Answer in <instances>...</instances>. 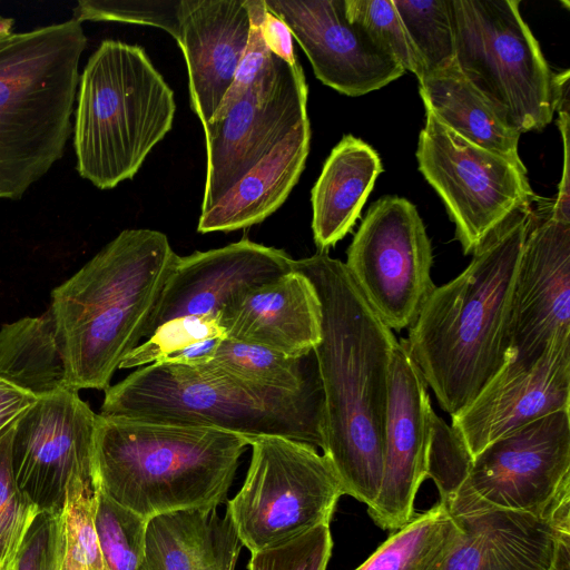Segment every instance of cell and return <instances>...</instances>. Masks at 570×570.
Returning <instances> with one entry per match:
<instances>
[{
  "label": "cell",
  "mask_w": 570,
  "mask_h": 570,
  "mask_svg": "<svg viewBox=\"0 0 570 570\" xmlns=\"http://www.w3.org/2000/svg\"><path fill=\"white\" fill-rule=\"evenodd\" d=\"M293 271L311 281L322 309L314 354L324 391L323 454L344 493L370 507L382 483L390 365L397 340L342 261L318 250L294 259Z\"/></svg>",
  "instance_id": "6da1fadb"
},
{
  "label": "cell",
  "mask_w": 570,
  "mask_h": 570,
  "mask_svg": "<svg viewBox=\"0 0 570 570\" xmlns=\"http://www.w3.org/2000/svg\"><path fill=\"white\" fill-rule=\"evenodd\" d=\"M532 210L512 213L456 277L435 286L403 338L450 416L464 410L510 360L512 292Z\"/></svg>",
  "instance_id": "7a4b0ae2"
},
{
  "label": "cell",
  "mask_w": 570,
  "mask_h": 570,
  "mask_svg": "<svg viewBox=\"0 0 570 570\" xmlns=\"http://www.w3.org/2000/svg\"><path fill=\"white\" fill-rule=\"evenodd\" d=\"M179 255L165 234L125 229L51 293L73 390L106 391L145 333Z\"/></svg>",
  "instance_id": "3957f363"
},
{
  "label": "cell",
  "mask_w": 570,
  "mask_h": 570,
  "mask_svg": "<svg viewBox=\"0 0 570 570\" xmlns=\"http://www.w3.org/2000/svg\"><path fill=\"white\" fill-rule=\"evenodd\" d=\"M249 438L223 429L97 414L96 485L149 519L226 501Z\"/></svg>",
  "instance_id": "277c9868"
},
{
  "label": "cell",
  "mask_w": 570,
  "mask_h": 570,
  "mask_svg": "<svg viewBox=\"0 0 570 570\" xmlns=\"http://www.w3.org/2000/svg\"><path fill=\"white\" fill-rule=\"evenodd\" d=\"M101 415L204 425L324 446L320 373L298 391L263 387L206 363L149 364L105 391Z\"/></svg>",
  "instance_id": "5b68a950"
},
{
  "label": "cell",
  "mask_w": 570,
  "mask_h": 570,
  "mask_svg": "<svg viewBox=\"0 0 570 570\" xmlns=\"http://www.w3.org/2000/svg\"><path fill=\"white\" fill-rule=\"evenodd\" d=\"M86 45L72 18L0 41V199H20L62 157Z\"/></svg>",
  "instance_id": "8992f818"
},
{
  "label": "cell",
  "mask_w": 570,
  "mask_h": 570,
  "mask_svg": "<svg viewBox=\"0 0 570 570\" xmlns=\"http://www.w3.org/2000/svg\"><path fill=\"white\" fill-rule=\"evenodd\" d=\"M174 92L144 49L104 40L79 79L73 146L79 175L100 189L130 179L173 126Z\"/></svg>",
  "instance_id": "52a82bcc"
},
{
  "label": "cell",
  "mask_w": 570,
  "mask_h": 570,
  "mask_svg": "<svg viewBox=\"0 0 570 570\" xmlns=\"http://www.w3.org/2000/svg\"><path fill=\"white\" fill-rule=\"evenodd\" d=\"M515 0H449L455 63L518 132L541 130L554 114L553 78Z\"/></svg>",
  "instance_id": "ba28073f"
},
{
  "label": "cell",
  "mask_w": 570,
  "mask_h": 570,
  "mask_svg": "<svg viewBox=\"0 0 570 570\" xmlns=\"http://www.w3.org/2000/svg\"><path fill=\"white\" fill-rule=\"evenodd\" d=\"M249 446L245 481L225 512L243 546L254 552L330 525L345 493L327 456L282 436H252Z\"/></svg>",
  "instance_id": "9c48e42d"
},
{
  "label": "cell",
  "mask_w": 570,
  "mask_h": 570,
  "mask_svg": "<svg viewBox=\"0 0 570 570\" xmlns=\"http://www.w3.org/2000/svg\"><path fill=\"white\" fill-rule=\"evenodd\" d=\"M458 494L527 512L570 531V410L525 424L488 444ZM456 494V495H458Z\"/></svg>",
  "instance_id": "30bf717a"
},
{
  "label": "cell",
  "mask_w": 570,
  "mask_h": 570,
  "mask_svg": "<svg viewBox=\"0 0 570 570\" xmlns=\"http://www.w3.org/2000/svg\"><path fill=\"white\" fill-rule=\"evenodd\" d=\"M419 170L443 200L465 255L535 195L527 174L455 134L425 109Z\"/></svg>",
  "instance_id": "8fae6325"
},
{
  "label": "cell",
  "mask_w": 570,
  "mask_h": 570,
  "mask_svg": "<svg viewBox=\"0 0 570 570\" xmlns=\"http://www.w3.org/2000/svg\"><path fill=\"white\" fill-rule=\"evenodd\" d=\"M431 240L416 207L385 196L366 212L344 263L382 321L410 328L435 288Z\"/></svg>",
  "instance_id": "7c38bea8"
},
{
  "label": "cell",
  "mask_w": 570,
  "mask_h": 570,
  "mask_svg": "<svg viewBox=\"0 0 570 570\" xmlns=\"http://www.w3.org/2000/svg\"><path fill=\"white\" fill-rule=\"evenodd\" d=\"M301 65L271 51L244 96L204 127L207 175L202 213L213 208L256 164L308 120Z\"/></svg>",
  "instance_id": "4fadbf2b"
},
{
  "label": "cell",
  "mask_w": 570,
  "mask_h": 570,
  "mask_svg": "<svg viewBox=\"0 0 570 570\" xmlns=\"http://www.w3.org/2000/svg\"><path fill=\"white\" fill-rule=\"evenodd\" d=\"M78 392L69 389L38 399L14 425L13 475L39 511L61 512L75 484L95 480L97 414Z\"/></svg>",
  "instance_id": "5bb4252c"
},
{
  "label": "cell",
  "mask_w": 570,
  "mask_h": 570,
  "mask_svg": "<svg viewBox=\"0 0 570 570\" xmlns=\"http://www.w3.org/2000/svg\"><path fill=\"white\" fill-rule=\"evenodd\" d=\"M562 332H570V223L540 206L532 210L514 278L509 362H535Z\"/></svg>",
  "instance_id": "9a60e30c"
},
{
  "label": "cell",
  "mask_w": 570,
  "mask_h": 570,
  "mask_svg": "<svg viewBox=\"0 0 570 570\" xmlns=\"http://www.w3.org/2000/svg\"><path fill=\"white\" fill-rule=\"evenodd\" d=\"M264 2L287 26L317 79L336 91L357 97L404 75L403 67L347 18L345 0Z\"/></svg>",
  "instance_id": "2e32d148"
},
{
  "label": "cell",
  "mask_w": 570,
  "mask_h": 570,
  "mask_svg": "<svg viewBox=\"0 0 570 570\" xmlns=\"http://www.w3.org/2000/svg\"><path fill=\"white\" fill-rule=\"evenodd\" d=\"M432 411L428 385L401 338L390 365L382 483L367 507L383 530L394 532L415 515V497L428 478Z\"/></svg>",
  "instance_id": "e0dca14e"
},
{
  "label": "cell",
  "mask_w": 570,
  "mask_h": 570,
  "mask_svg": "<svg viewBox=\"0 0 570 570\" xmlns=\"http://www.w3.org/2000/svg\"><path fill=\"white\" fill-rule=\"evenodd\" d=\"M569 410L570 332H562L535 362H508L464 410L451 416V426L474 458L499 438Z\"/></svg>",
  "instance_id": "ac0fdd59"
},
{
  "label": "cell",
  "mask_w": 570,
  "mask_h": 570,
  "mask_svg": "<svg viewBox=\"0 0 570 570\" xmlns=\"http://www.w3.org/2000/svg\"><path fill=\"white\" fill-rule=\"evenodd\" d=\"M293 262L285 250L246 238L220 248L179 256L145 340L175 317H219L253 288L293 272Z\"/></svg>",
  "instance_id": "d6986e66"
},
{
  "label": "cell",
  "mask_w": 570,
  "mask_h": 570,
  "mask_svg": "<svg viewBox=\"0 0 570 570\" xmlns=\"http://www.w3.org/2000/svg\"><path fill=\"white\" fill-rule=\"evenodd\" d=\"M444 507L460 528L444 570H570V540L543 519L464 494Z\"/></svg>",
  "instance_id": "ffe728a7"
},
{
  "label": "cell",
  "mask_w": 570,
  "mask_h": 570,
  "mask_svg": "<svg viewBox=\"0 0 570 570\" xmlns=\"http://www.w3.org/2000/svg\"><path fill=\"white\" fill-rule=\"evenodd\" d=\"M249 35L245 0H183L177 42L187 63L190 104L203 126L232 86Z\"/></svg>",
  "instance_id": "44dd1931"
},
{
  "label": "cell",
  "mask_w": 570,
  "mask_h": 570,
  "mask_svg": "<svg viewBox=\"0 0 570 570\" xmlns=\"http://www.w3.org/2000/svg\"><path fill=\"white\" fill-rule=\"evenodd\" d=\"M219 323L228 338L301 358L321 341L322 309L311 281L293 271L249 291Z\"/></svg>",
  "instance_id": "7402d4cb"
},
{
  "label": "cell",
  "mask_w": 570,
  "mask_h": 570,
  "mask_svg": "<svg viewBox=\"0 0 570 570\" xmlns=\"http://www.w3.org/2000/svg\"><path fill=\"white\" fill-rule=\"evenodd\" d=\"M243 543L216 508L186 509L148 519L138 570H235Z\"/></svg>",
  "instance_id": "603a6c76"
},
{
  "label": "cell",
  "mask_w": 570,
  "mask_h": 570,
  "mask_svg": "<svg viewBox=\"0 0 570 570\" xmlns=\"http://www.w3.org/2000/svg\"><path fill=\"white\" fill-rule=\"evenodd\" d=\"M311 127L306 120L256 164L213 208L197 230L232 232L258 224L287 198L305 167Z\"/></svg>",
  "instance_id": "cb8c5ba5"
},
{
  "label": "cell",
  "mask_w": 570,
  "mask_h": 570,
  "mask_svg": "<svg viewBox=\"0 0 570 570\" xmlns=\"http://www.w3.org/2000/svg\"><path fill=\"white\" fill-rule=\"evenodd\" d=\"M383 171L381 158L366 142L344 136L332 149L312 189V230L321 252L351 232Z\"/></svg>",
  "instance_id": "d4e9b609"
},
{
  "label": "cell",
  "mask_w": 570,
  "mask_h": 570,
  "mask_svg": "<svg viewBox=\"0 0 570 570\" xmlns=\"http://www.w3.org/2000/svg\"><path fill=\"white\" fill-rule=\"evenodd\" d=\"M425 109L465 140L503 157L527 174L519 155L520 132L510 127L470 83L455 61L419 81Z\"/></svg>",
  "instance_id": "484cf974"
},
{
  "label": "cell",
  "mask_w": 570,
  "mask_h": 570,
  "mask_svg": "<svg viewBox=\"0 0 570 570\" xmlns=\"http://www.w3.org/2000/svg\"><path fill=\"white\" fill-rule=\"evenodd\" d=\"M0 377L37 399L73 390L50 307L40 316L23 317L1 327Z\"/></svg>",
  "instance_id": "4316f807"
},
{
  "label": "cell",
  "mask_w": 570,
  "mask_h": 570,
  "mask_svg": "<svg viewBox=\"0 0 570 570\" xmlns=\"http://www.w3.org/2000/svg\"><path fill=\"white\" fill-rule=\"evenodd\" d=\"M460 528L438 502L394 531L354 570H444Z\"/></svg>",
  "instance_id": "83f0119b"
},
{
  "label": "cell",
  "mask_w": 570,
  "mask_h": 570,
  "mask_svg": "<svg viewBox=\"0 0 570 570\" xmlns=\"http://www.w3.org/2000/svg\"><path fill=\"white\" fill-rule=\"evenodd\" d=\"M208 363L249 383L292 392L302 390L318 375L314 351L295 358L228 337L219 343Z\"/></svg>",
  "instance_id": "f1b7e54d"
},
{
  "label": "cell",
  "mask_w": 570,
  "mask_h": 570,
  "mask_svg": "<svg viewBox=\"0 0 570 570\" xmlns=\"http://www.w3.org/2000/svg\"><path fill=\"white\" fill-rule=\"evenodd\" d=\"M393 4L422 63L424 76L454 63L449 0H393Z\"/></svg>",
  "instance_id": "f546056e"
},
{
  "label": "cell",
  "mask_w": 570,
  "mask_h": 570,
  "mask_svg": "<svg viewBox=\"0 0 570 570\" xmlns=\"http://www.w3.org/2000/svg\"><path fill=\"white\" fill-rule=\"evenodd\" d=\"M94 520L106 569L138 570L148 519L120 505L97 487Z\"/></svg>",
  "instance_id": "4dcf8cb0"
},
{
  "label": "cell",
  "mask_w": 570,
  "mask_h": 570,
  "mask_svg": "<svg viewBox=\"0 0 570 570\" xmlns=\"http://www.w3.org/2000/svg\"><path fill=\"white\" fill-rule=\"evenodd\" d=\"M95 480L75 484L62 510L66 553L62 570H106L95 528Z\"/></svg>",
  "instance_id": "1f68e13d"
},
{
  "label": "cell",
  "mask_w": 570,
  "mask_h": 570,
  "mask_svg": "<svg viewBox=\"0 0 570 570\" xmlns=\"http://www.w3.org/2000/svg\"><path fill=\"white\" fill-rule=\"evenodd\" d=\"M226 337L219 317L187 315L160 325L121 361L119 368L142 367L166 362L170 356L208 338Z\"/></svg>",
  "instance_id": "d6a6232c"
},
{
  "label": "cell",
  "mask_w": 570,
  "mask_h": 570,
  "mask_svg": "<svg viewBox=\"0 0 570 570\" xmlns=\"http://www.w3.org/2000/svg\"><path fill=\"white\" fill-rule=\"evenodd\" d=\"M14 425L0 435V570L10 569L30 523L39 512L20 491L13 475L11 445Z\"/></svg>",
  "instance_id": "836d02e7"
},
{
  "label": "cell",
  "mask_w": 570,
  "mask_h": 570,
  "mask_svg": "<svg viewBox=\"0 0 570 570\" xmlns=\"http://www.w3.org/2000/svg\"><path fill=\"white\" fill-rule=\"evenodd\" d=\"M347 18L361 26L405 71L419 81L424 76L422 63L413 48L393 0H345Z\"/></svg>",
  "instance_id": "e575fe53"
},
{
  "label": "cell",
  "mask_w": 570,
  "mask_h": 570,
  "mask_svg": "<svg viewBox=\"0 0 570 570\" xmlns=\"http://www.w3.org/2000/svg\"><path fill=\"white\" fill-rule=\"evenodd\" d=\"M183 0H81L72 10V19L118 21L158 27L178 41Z\"/></svg>",
  "instance_id": "d590c367"
},
{
  "label": "cell",
  "mask_w": 570,
  "mask_h": 570,
  "mask_svg": "<svg viewBox=\"0 0 570 570\" xmlns=\"http://www.w3.org/2000/svg\"><path fill=\"white\" fill-rule=\"evenodd\" d=\"M472 459L460 434L432 411L428 478L438 488L439 502L448 505L456 497L466 479Z\"/></svg>",
  "instance_id": "8d00e7d4"
},
{
  "label": "cell",
  "mask_w": 570,
  "mask_h": 570,
  "mask_svg": "<svg viewBox=\"0 0 570 570\" xmlns=\"http://www.w3.org/2000/svg\"><path fill=\"white\" fill-rule=\"evenodd\" d=\"M330 525H317L305 533L250 552L248 570H326L332 556Z\"/></svg>",
  "instance_id": "74e56055"
},
{
  "label": "cell",
  "mask_w": 570,
  "mask_h": 570,
  "mask_svg": "<svg viewBox=\"0 0 570 570\" xmlns=\"http://www.w3.org/2000/svg\"><path fill=\"white\" fill-rule=\"evenodd\" d=\"M245 3L250 17L248 46L232 86L210 120L220 118L244 96L269 59L271 50L263 31V22L267 11L265 2L264 0H245Z\"/></svg>",
  "instance_id": "f35d334b"
},
{
  "label": "cell",
  "mask_w": 570,
  "mask_h": 570,
  "mask_svg": "<svg viewBox=\"0 0 570 570\" xmlns=\"http://www.w3.org/2000/svg\"><path fill=\"white\" fill-rule=\"evenodd\" d=\"M558 112V126L560 128L563 142V168L557 197L550 206V215L556 220L570 223V112L569 110H560Z\"/></svg>",
  "instance_id": "ab89813d"
},
{
  "label": "cell",
  "mask_w": 570,
  "mask_h": 570,
  "mask_svg": "<svg viewBox=\"0 0 570 570\" xmlns=\"http://www.w3.org/2000/svg\"><path fill=\"white\" fill-rule=\"evenodd\" d=\"M32 394L0 377V435L37 402Z\"/></svg>",
  "instance_id": "60d3db41"
},
{
  "label": "cell",
  "mask_w": 570,
  "mask_h": 570,
  "mask_svg": "<svg viewBox=\"0 0 570 570\" xmlns=\"http://www.w3.org/2000/svg\"><path fill=\"white\" fill-rule=\"evenodd\" d=\"M263 31L266 43L273 53L286 61H296L292 45L291 31L281 19L271 13L268 10L265 13Z\"/></svg>",
  "instance_id": "b9f144b4"
},
{
  "label": "cell",
  "mask_w": 570,
  "mask_h": 570,
  "mask_svg": "<svg viewBox=\"0 0 570 570\" xmlns=\"http://www.w3.org/2000/svg\"><path fill=\"white\" fill-rule=\"evenodd\" d=\"M13 19L0 17V41L6 39L13 32Z\"/></svg>",
  "instance_id": "7bdbcfd3"
},
{
  "label": "cell",
  "mask_w": 570,
  "mask_h": 570,
  "mask_svg": "<svg viewBox=\"0 0 570 570\" xmlns=\"http://www.w3.org/2000/svg\"><path fill=\"white\" fill-rule=\"evenodd\" d=\"M107 570V569H106Z\"/></svg>",
  "instance_id": "ee69618b"
}]
</instances>
